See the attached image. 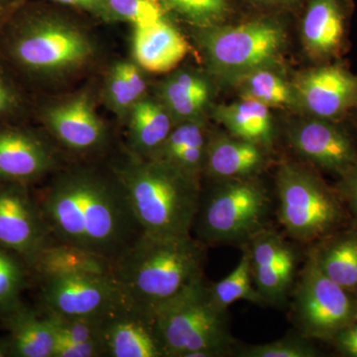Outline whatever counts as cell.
Wrapping results in <instances>:
<instances>
[{
    "mask_svg": "<svg viewBox=\"0 0 357 357\" xmlns=\"http://www.w3.org/2000/svg\"><path fill=\"white\" fill-rule=\"evenodd\" d=\"M243 98L256 100L269 107H279L290 103V89L278 75L260 69L246 73L241 83Z\"/></svg>",
    "mask_w": 357,
    "mask_h": 357,
    "instance_id": "30",
    "label": "cell"
},
{
    "mask_svg": "<svg viewBox=\"0 0 357 357\" xmlns=\"http://www.w3.org/2000/svg\"><path fill=\"white\" fill-rule=\"evenodd\" d=\"M312 340L298 333L266 344L236 345L238 357H319L323 356Z\"/></svg>",
    "mask_w": 357,
    "mask_h": 357,
    "instance_id": "32",
    "label": "cell"
},
{
    "mask_svg": "<svg viewBox=\"0 0 357 357\" xmlns=\"http://www.w3.org/2000/svg\"><path fill=\"white\" fill-rule=\"evenodd\" d=\"M340 356L357 357V318L344 326L328 342Z\"/></svg>",
    "mask_w": 357,
    "mask_h": 357,
    "instance_id": "38",
    "label": "cell"
},
{
    "mask_svg": "<svg viewBox=\"0 0 357 357\" xmlns=\"http://www.w3.org/2000/svg\"><path fill=\"white\" fill-rule=\"evenodd\" d=\"M310 255L328 277L357 296V225L351 222L312 243Z\"/></svg>",
    "mask_w": 357,
    "mask_h": 357,
    "instance_id": "21",
    "label": "cell"
},
{
    "mask_svg": "<svg viewBox=\"0 0 357 357\" xmlns=\"http://www.w3.org/2000/svg\"><path fill=\"white\" fill-rule=\"evenodd\" d=\"M241 249L243 255L236 267L222 280L210 285L211 299L218 307L227 311L231 305L241 300L264 305L253 280L250 253L246 246Z\"/></svg>",
    "mask_w": 357,
    "mask_h": 357,
    "instance_id": "28",
    "label": "cell"
},
{
    "mask_svg": "<svg viewBox=\"0 0 357 357\" xmlns=\"http://www.w3.org/2000/svg\"><path fill=\"white\" fill-rule=\"evenodd\" d=\"M53 241L38 203L22 185L0 189V246L31 267L42 249Z\"/></svg>",
    "mask_w": 357,
    "mask_h": 357,
    "instance_id": "12",
    "label": "cell"
},
{
    "mask_svg": "<svg viewBox=\"0 0 357 357\" xmlns=\"http://www.w3.org/2000/svg\"><path fill=\"white\" fill-rule=\"evenodd\" d=\"M267 1H285V0H267Z\"/></svg>",
    "mask_w": 357,
    "mask_h": 357,
    "instance_id": "42",
    "label": "cell"
},
{
    "mask_svg": "<svg viewBox=\"0 0 357 357\" xmlns=\"http://www.w3.org/2000/svg\"><path fill=\"white\" fill-rule=\"evenodd\" d=\"M109 16L126 20L134 27L166 18L162 0H105Z\"/></svg>",
    "mask_w": 357,
    "mask_h": 357,
    "instance_id": "33",
    "label": "cell"
},
{
    "mask_svg": "<svg viewBox=\"0 0 357 357\" xmlns=\"http://www.w3.org/2000/svg\"><path fill=\"white\" fill-rule=\"evenodd\" d=\"M153 323L163 357L234 356L229 311L215 304L204 278L155 312Z\"/></svg>",
    "mask_w": 357,
    "mask_h": 357,
    "instance_id": "4",
    "label": "cell"
},
{
    "mask_svg": "<svg viewBox=\"0 0 357 357\" xmlns=\"http://www.w3.org/2000/svg\"><path fill=\"white\" fill-rule=\"evenodd\" d=\"M215 119L229 129L232 136L266 148L273 138V122L267 105L243 98L241 102L220 105Z\"/></svg>",
    "mask_w": 357,
    "mask_h": 357,
    "instance_id": "26",
    "label": "cell"
},
{
    "mask_svg": "<svg viewBox=\"0 0 357 357\" xmlns=\"http://www.w3.org/2000/svg\"><path fill=\"white\" fill-rule=\"evenodd\" d=\"M340 178L335 188L351 215V222L357 225V163Z\"/></svg>",
    "mask_w": 357,
    "mask_h": 357,
    "instance_id": "37",
    "label": "cell"
},
{
    "mask_svg": "<svg viewBox=\"0 0 357 357\" xmlns=\"http://www.w3.org/2000/svg\"><path fill=\"white\" fill-rule=\"evenodd\" d=\"M356 112V114H357V109H354V112ZM352 112H351V114H352Z\"/></svg>",
    "mask_w": 357,
    "mask_h": 357,
    "instance_id": "43",
    "label": "cell"
},
{
    "mask_svg": "<svg viewBox=\"0 0 357 357\" xmlns=\"http://www.w3.org/2000/svg\"><path fill=\"white\" fill-rule=\"evenodd\" d=\"M40 299L45 312L79 318H105L129 305L112 273L42 278Z\"/></svg>",
    "mask_w": 357,
    "mask_h": 357,
    "instance_id": "9",
    "label": "cell"
},
{
    "mask_svg": "<svg viewBox=\"0 0 357 357\" xmlns=\"http://www.w3.org/2000/svg\"><path fill=\"white\" fill-rule=\"evenodd\" d=\"M256 290L264 305L283 306L297 280L298 249L276 229L266 227L248 244Z\"/></svg>",
    "mask_w": 357,
    "mask_h": 357,
    "instance_id": "11",
    "label": "cell"
},
{
    "mask_svg": "<svg viewBox=\"0 0 357 357\" xmlns=\"http://www.w3.org/2000/svg\"><path fill=\"white\" fill-rule=\"evenodd\" d=\"M298 98L317 119L340 121L357 109V75L340 64L305 73L296 84Z\"/></svg>",
    "mask_w": 357,
    "mask_h": 357,
    "instance_id": "13",
    "label": "cell"
},
{
    "mask_svg": "<svg viewBox=\"0 0 357 357\" xmlns=\"http://www.w3.org/2000/svg\"><path fill=\"white\" fill-rule=\"evenodd\" d=\"M349 0H311L303 21V40L312 58L328 61L344 51Z\"/></svg>",
    "mask_w": 357,
    "mask_h": 357,
    "instance_id": "16",
    "label": "cell"
},
{
    "mask_svg": "<svg viewBox=\"0 0 357 357\" xmlns=\"http://www.w3.org/2000/svg\"><path fill=\"white\" fill-rule=\"evenodd\" d=\"M114 173L144 234L192 236L202 197L199 180L157 160L136 156Z\"/></svg>",
    "mask_w": 357,
    "mask_h": 357,
    "instance_id": "3",
    "label": "cell"
},
{
    "mask_svg": "<svg viewBox=\"0 0 357 357\" xmlns=\"http://www.w3.org/2000/svg\"><path fill=\"white\" fill-rule=\"evenodd\" d=\"M130 143L134 156L150 159L173 130L172 119L153 100L141 98L130 109Z\"/></svg>",
    "mask_w": 357,
    "mask_h": 357,
    "instance_id": "25",
    "label": "cell"
},
{
    "mask_svg": "<svg viewBox=\"0 0 357 357\" xmlns=\"http://www.w3.org/2000/svg\"><path fill=\"white\" fill-rule=\"evenodd\" d=\"M68 6L79 7L102 16H109L105 0H54Z\"/></svg>",
    "mask_w": 357,
    "mask_h": 357,
    "instance_id": "39",
    "label": "cell"
},
{
    "mask_svg": "<svg viewBox=\"0 0 357 357\" xmlns=\"http://www.w3.org/2000/svg\"><path fill=\"white\" fill-rule=\"evenodd\" d=\"M201 197L192 231L206 245H243L268 227L272 201L255 177L218 181Z\"/></svg>",
    "mask_w": 357,
    "mask_h": 357,
    "instance_id": "6",
    "label": "cell"
},
{
    "mask_svg": "<svg viewBox=\"0 0 357 357\" xmlns=\"http://www.w3.org/2000/svg\"><path fill=\"white\" fill-rule=\"evenodd\" d=\"M45 119L57 139L75 151L96 149L105 140V126L86 95L51 107Z\"/></svg>",
    "mask_w": 357,
    "mask_h": 357,
    "instance_id": "18",
    "label": "cell"
},
{
    "mask_svg": "<svg viewBox=\"0 0 357 357\" xmlns=\"http://www.w3.org/2000/svg\"><path fill=\"white\" fill-rule=\"evenodd\" d=\"M290 141L300 156L342 177L357 163V146L340 121L312 117L291 129Z\"/></svg>",
    "mask_w": 357,
    "mask_h": 357,
    "instance_id": "14",
    "label": "cell"
},
{
    "mask_svg": "<svg viewBox=\"0 0 357 357\" xmlns=\"http://www.w3.org/2000/svg\"><path fill=\"white\" fill-rule=\"evenodd\" d=\"M206 246L192 236L142 234L112 263L128 304L153 319L167 303L204 278Z\"/></svg>",
    "mask_w": 357,
    "mask_h": 357,
    "instance_id": "2",
    "label": "cell"
},
{
    "mask_svg": "<svg viewBox=\"0 0 357 357\" xmlns=\"http://www.w3.org/2000/svg\"><path fill=\"white\" fill-rule=\"evenodd\" d=\"M266 163L265 148L236 136L208 141L204 171L217 181L255 177Z\"/></svg>",
    "mask_w": 357,
    "mask_h": 357,
    "instance_id": "20",
    "label": "cell"
},
{
    "mask_svg": "<svg viewBox=\"0 0 357 357\" xmlns=\"http://www.w3.org/2000/svg\"><path fill=\"white\" fill-rule=\"evenodd\" d=\"M105 356L100 342H75L57 337L53 357H98Z\"/></svg>",
    "mask_w": 357,
    "mask_h": 357,
    "instance_id": "36",
    "label": "cell"
},
{
    "mask_svg": "<svg viewBox=\"0 0 357 357\" xmlns=\"http://www.w3.org/2000/svg\"><path fill=\"white\" fill-rule=\"evenodd\" d=\"M52 238L114 263L143 234L112 171L74 169L59 176L38 202Z\"/></svg>",
    "mask_w": 357,
    "mask_h": 357,
    "instance_id": "1",
    "label": "cell"
},
{
    "mask_svg": "<svg viewBox=\"0 0 357 357\" xmlns=\"http://www.w3.org/2000/svg\"><path fill=\"white\" fill-rule=\"evenodd\" d=\"M26 266L22 258L0 246V318L21 304V293L27 282Z\"/></svg>",
    "mask_w": 357,
    "mask_h": 357,
    "instance_id": "31",
    "label": "cell"
},
{
    "mask_svg": "<svg viewBox=\"0 0 357 357\" xmlns=\"http://www.w3.org/2000/svg\"><path fill=\"white\" fill-rule=\"evenodd\" d=\"M2 319L9 332L11 356L53 357L57 335L44 312L40 314L21 303Z\"/></svg>",
    "mask_w": 357,
    "mask_h": 357,
    "instance_id": "22",
    "label": "cell"
},
{
    "mask_svg": "<svg viewBox=\"0 0 357 357\" xmlns=\"http://www.w3.org/2000/svg\"><path fill=\"white\" fill-rule=\"evenodd\" d=\"M161 93L170 112L185 121L194 119L210 98L208 84L191 73L171 77L162 86Z\"/></svg>",
    "mask_w": 357,
    "mask_h": 357,
    "instance_id": "27",
    "label": "cell"
},
{
    "mask_svg": "<svg viewBox=\"0 0 357 357\" xmlns=\"http://www.w3.org/2000/svg\"><path fill=\"white\" fill-rule=\"evenodd\" d=\"M31 268L41 278L112 273V262L109 260L76 246L56 241L42 249Z\"/></svg>",
    "mask_w": 357,
    "mask_h": 357,
    "instance_id": "24",
    "label": "cell"
},
{
    "mask_svg": "<svg viewBox=\"0 0 357 357\" xmlns=\"http://www.w3.org/2000/svg\"><path fill=\"white\" fill-rule=\"evenodd\" d=\"M14 56L33 72L56 74L77 69L93 54V44L79 28L55 18L26 25L15 40Z\"/></svg>",
    "mask_w": 357,
    "mask_h": 357,
    "instance_id": "8",
    "label": "cell"
},
{
    "mask_svg": "<svg viewBox=\"0 0 357 357\" xmlns=\"http://www.w3.org/2000/svg\"><path fill=\"white\" fill-rule=\"evenodd\" d=\"M132 50L136 62L153 74L171 72L189 53L187 40L163 20L134 27Z\"/></svg>",
    "mask_w": 357,
    "mask_h": 357,
    "instance_id": "19",
    "label": "cell"
},
{
    "mask_svg": "<svg viewBox=\"0 0 357 357\" xmlns=\"http://www.w3.org/2000/svg\"><path fill=\"white\" fill-rule=\"evenodd\" d=\"M290 297L294 325L312 340L328 342L357 318V296L328 278L309 253Z\"/></svg>",
    "mask_w": 357,
    "mask_h": 357,
    "instance_id": "7",
    "label": "cell"
},
{
    "mask_svg": "<svg viewBox=\"0 0 357 357\" xmlns=\"http://www.w3.org/2000/svg\"><path fill=\"white\" fill-rule=\"evenodd\" d=\"M56 164L50 148L21 130H0V178L23 185L41 178Z\"/></svg>",
    "mask_w": 357,
    "mask_h": 357,
    "instance_id": "17",
    "label": "cell"
},
{
    "mask_svg": "<svg viewBox=\"0 0 357 357\" xmlns=\"http://www.w3.org/2000/svg\"><path fill=\"white\" fill-rule=\"evenodd\" d=\"M178 13L201 26H211L225 17L227 0H166Z\"/></svg>",
    "mask_w": 357,
    "mask_h": 357,
    "instance_id": "35",
    "label": "cell"
},
{
    "mask_svg": "<svg viewBox=\"0 0 357 357\" xmlns=\"http://www.w3.org/2000/svg\"><path fill=\"white\" fill-rule=\"evenodd\" d=\"M102 344L105 356L163 357L153 319L130 305L103 319Z\"/></svg>",
    "mask_w": 357,
    "mask_h": 357,
    "instance_id": "15",
    "label": "cell"
},
{
    "mask_svg": "<svg viewBox=\"0 0 357 357\" xmlns=\"http://www.w3.org/2000/svg\"><path fill=\"white\" fill-rule=\"evenodd\" d=\"M53 324L57 337L75 342H100L103 319L107 318H79L63 317L43 312Z\"/></svg>",
    "mask_w": 357,
    "mask_h": 357,
    "instance_id": "34",
    "label": "cell"
},
{
    "mask_svg": "<svg viewBox=\"0 0 357 357\" xmlns=\"http://www.w3.org/2000/svg\"><path fill=\"white\" fill-rule=\"evenodd\" d=\"M206 49L211 62L220 69L251 72L263 68L278 54L283 32L267 21H252L208 33Z\"/></svg>",
    "mask_w": 357,
    "mask_h": 357,
    "instance_id": "10",
    "label": "cell"
},
{
    "mask_svg": "<svg viewBox=\"0 0 357 357\" xmlns=\"http://www.w3.org/2000/svg\"><path fill=\"white\" fill-rule=\"evenodd\" d=\"M11 356L8 340H0V357Z\"/></svg>",
    "mask_w": 357,
    "mask_h": 357,
    "instance_id": "41",
    "label": "cell"
},
{
    "mask_svg": "<svg viewBox=\"0 0 357 357\" xmlns=\"http://www.w3.org/2000/svg\"><path fill=\"white\" fill-rule=\"evenodd\" d=\"M15 105L13 91L0 79V115L6 114Z\"/></svg>",
    "mask_w": 357,
    "mask_h": 357,
    "instance_id": "40",
    "label": "cell"
},
{
    "mask_svg": "<svg viewBox=\"0 0 357 357\" xmlns=\"http://www.w3.org/2000/svg\"><path fill=\"white\" fill-rule=\"evenodd\" d=\"M276 195L277 218L293 241L312 244L351 222L337 188L305 167L281 165Z\"/></svg>",
    "mask_w": 357,
    "mask_h": 357,
    "instance_id": "5",
    "label": "cell"
},
{
    "mask_svg": "<svg viewBox=\"0 0 357 357\" xmlns=\"http://www.w3.org/2000/svg\"><path fill=\"white\" fill-rule=\"evenodd\" d=\"M208 141L203 126L191 119L173 128L164 144L150 159L199 180V173L204 171Z\"/></svg>",
    "mask_w": 357,
    "mask_h": 357,
    "instance_id": "23",
    "label": "cell"
},
{
    "mask_svg": "<svg viewBox=\"0 0 357 357\" xmlns=\"http://www.w3.org/2000/svg\"><path fill=\"white\" fill-rule=\"evenodd\" d=\"M146 91V83L137 65L121 62L110 72L105 96L110 107L117 112L132 109Z\"/></svg>",
    "mask_w": 357,
    "mask_h": 357,
    "instance_id": "29",
    "label": "cell"
}]
</instances>
